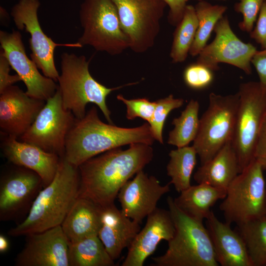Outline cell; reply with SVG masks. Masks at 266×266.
I'll return each instance as SVG.
<instances>
[{
	"label": "cell",
	"mask_w": 266,
	"mask_h": 266,
	"mask_svg": "<svg viewBox=\"0 0 266 266\" xmlns=\"http://www.w3.org/2000/svg\"><path fill=\"white\" fill-rule=\"evenodd\" d=\"M153 156L151 145L137 143L126 150L115 148L88 159L78 166V197L100 207L114 204L122 186L143 170Z\"/></svg>",
	"instance_id": "obj_1"
},
{
	"label": "cell",
	"mask_w": 266,
	"mask_h": 266,
	"mask_svg": "<svg viewBox=\"0 0 266 266\" xmlns=\"http://www.w3.org/2000/svg\"><path fill=\"white\" fill-rule=\"evenodd\" d=\"M155 139L148 122L135 128L120 127L106 124L92 106L85 116L76 119L66 141L65 159L78 167L97 155L132 143L152 145Z\"/></svg>",
	"instance_id": "obj_2"
},
{
	"label": "cell",
	"mask_w": 266,
	"mask_h": 266,
	"mask_svg": "<svg viewBox=\"0 0 266 266\" xmlns=\"http://www.w3.org/2000/svg\"><path fill=\"white\" fill-rule=\"evenodd\" d=\"M78 167L62 158L53 180L39 193L26 218L8 234L26 235L61 226L79 197Z\"/></svg>",
	"instance_id": "obj_3"
},
{
	"label": "cell",
	"mask_w": 266,
	"mask_h": 266,
	"mask_svg": "<svg viewBox=\"0 0 266 266\" xmlns=\"http://www.w3.org/2000/svg\"><path fill=\"white\" fill-rule=\"evenodd\" d=\"M175 231L165 254L152 258L156 266H218L212 242L202 222L181 211L169 196L166 200Z\"/></svg>",
	"instance_id": "obj_4"
},
{
	"label": "cell",
	"mask_w": 266,
	"mask_h": 266,
	"mask_svg": "<svg viewBox=\"0 0 266 266\" xmlns=\"http://www.w3.org/2000/svg\"><path fill=\"white\" fill-rule=\"evenodd\" d=\"M90 61L85 56L64 52L61 56V74L58 89L64 108L70 111L77 119L86 114L88 103L96 104L109 124H113L106 99L110 93L124 86L109 88L99 83L91 75Z\"/></svg>",
	"instance_id": "obj_5"
},
{
	"label": "cell",
	"mask_w": 266,
	"mask_h": 266,
	"mask_svg": "<svg viewBox=\"0 0 266 266\" xmlns=\"http://www.w3.org/2000/svg\"><path fill=\"white\" fill-rule=\"evenodd\" d=\"M79 20L83 33L77 42L82 47L89 45L112 56L129 48V39L112 0H84L80 6Z\"/></svg>",
	"instance_id": "obj_6"
},
{
	"label": "cell",
	"mask_w": 266,
	"mask_h": 266,
	"mask_svg": "<svg viewBox=\"0 0 266 266\" xmlns=\"http://www.w3.org/2000/svg\"><path fill=\"white\" fill-rule=\"evenodd\" d=\"M239 101L238 92L226 96L209 94L208 106L200 119L199 131L193 145L200 165L210 161L232 140Z\"/></svg>",
	"instance_id": "obj_7"
},
{
	"label": "cell",
	"mask_w": 266,
	"mask_h": 266,
	"mask_svg": "<svg viewBox=\"0 0 266 266\" xmlns=\"http://www.w3.org/2000/svg\"><path fill=\"white\" fill-rule=\"evenodd\" d=\"M263 170L254 159L228 187L219 206L226 223L238 225L265 216L266 187Z\"/></svg>",
	"instance_id": "obj_8"
},
{
	"label": "cell",
	"mask_w": 266,
	"mask_h": 266,
	"mask_svg": "<svg viewBox=\"0 0 266 266\" xmlns=\"http://www.w3.org/2000/svg\"><path fill=\"white\" fill-rule=\"evenodd\" d=\"M239 101L232 144L241 172L254 159L258 134L266 112V89L259 82L240 84Z\"/></svg>",
	"instance_id": "obj_9"
},
{
	"label": "cell",
	"mask_w": 266,
	"mask_h": 266,
	"mask_svg": "<svg viewBox=\"0 0 266 266\" xmlns=\"http://www.w3.org/2000/svg\"><path fill=\"white\" fill-rule=\"evenodd\" d=\"M130 47L143 53L154 44L167 4L163 0H112Z\"/></svg>",
	"instance_id": "obj_10"
},
{
	"label": "cell",
	"mask_w": 266,
	"mask_h": 266,
	"mask_svg": "<svg viewBox=\"0 0 266 266\" xmlns=\"http://www.w3.org/2000/svg\"><path fill=\"white\" fill-rule=\"evenodd\" d=\"M76 118L65 109L58 89L48 99L20 141L35 145L42 150L65 157L66 141Z\"/></svg>",
	"instance_id": "obj_11"
},
{
	"label": "cell",
	"mask_w": 266,
	"mask_h": 266,
	"mask_svg": "<svg viewBox=\"0 0 266 266\" xmlns=\"http://www.w3.org/2000/svg\"><path fill=\"white\" fill-rule=\"evenodd\" d=\"M0 177V220L19 224L26 218L33 203L44 187L34 171L10 163Z\"/></svg>",
	"instance_id": "obj_12"
},
{
	"label": "cell",
	"mask_w": 266,
	"mask_h": 266,
	"mask_svg": "<svg viewBox=\"0 0 266 266\" xmlns=\"http://www.w3.org/2000/svg\"><path fill=\"white\" fill-rule=\"evenodd\" d=\"M39 0H19L12 7L11 16L16 28L30 34L31 58L45 76L57 81L59 77L55 64L54 51L58 46L80 48L78 43L55 42L43 31L38 20Z\"/></svg>",
	"instance_id": "obj_13"
},
{
	"label": "cell",
	"mask_w": 266,
	"mask_h": 266,
	"mask_svg": "<svg viewBox=\"0 0 266 266\" xmlns=\"http://www.w3.org/2000/svg\"><path fill=\"white\" fill-rule=\"evenodd\" d=\"M214 31V40L201 51L197 63L213 71L219 69V63H226L250 74L251 60L257 51L256 47L251 43H244L235 34L227 16L217 22Z\"/></svg>",
	"instance_id": "obj_14"
},
{
	"label": "cell",
	"mask_w": 266,
	"mask_h": 266,
	"mask_svg": "<svg viewBox=\"0 0 266 266\" xmlns=\"http://www.w3.org/2000/svg\"><path fill=\"white\" fill-rule=\"evenodd\" d=\"M0 43L1 51L24 83L28 96L46 101L55 94L58 85L53 79L42 75L35 62L28 57L19 31H0Z\"/></svg>",
	"instance_id": "obj_15"
},
{
	"label": "cell",
	"mask_w": 266,
	"mask_h": 266,
	"mask_svg": "<svg viewBox=\"0 0 266 266\" xmlns=\"http://www.w3.org/2000/svg\"><path fill=\"white\" fill-rule=\"evenodd\" d=\"M26 243L17 255V266H69L68 242L61 226L25 235Z\"/></svg>",
	"instance_id": "obj_16"
},
{
	"label": "cell",
	"mask_w": 266,
	"mask_h": 266,
	"mask_svg": "<svg viewBox=\"0 0 266 266\" xmlns=\"http://www.w3.org/2000/svg\"><path fill=\"white\" fill-rule=\"evenodd\" d=\"M170 184L162 185L154 176H148L143 170L139 171L118 193L121 211L129 218L141 223L157 208L161 197L170 191Z\"/></svg>",
	"instance_id": "obj_17"
},
{
	"label": "cell",
	"mask_w": 266,
	"mask_h": 266,
	"mask_svg": "<svg viewBox=\"0 0 266 266\" xmlns=\"http://www.w3.org/2000/svg\"><path fill=\"white\" fill-rule=\"evenodd\" d=\"M0 95L1 133L18 139L33 123L46 101L30 97L14 85Z\"/></svg>",
	"instance_id": "obj_18"
},
{
	"label": "cell",
	"mask_w": 266,
	"mask_h": 266,
	"mask_svg": "<svg viewBox=\"0 0 266 266\" xmlns=\"http://www.w3.org/2000/svg\"><path fill=\"white\" fill-rule=\"evenodd\" d=\"M174 226L170 212L157 208L148 215L140 230L128 248L122 266H142L154 253L162 240L169 241L173 236Z\"/></svg>",
	"instance_id": "obj_19"
},
{
	"label": "cell",
	"mask_w": 266,
	"mask_h": 266,
	"mask_svg": "<svg viewBox=\"0 0 266 266\" xmlns=\"http://www.w3.org/2000/svg\"><path fill=\"white\" fill-rule=\"evenodd\" d=\"M2 136L1 150L9 163L37 173L41 178L44 187L53 180L62 158L35 145L18 140L14 137Z\"/></svg>",
	"instance_id": "obj_20"
},
{
	"label": "cell",
	"mask_w": 266,
	"mask_h": 266,
	"mask_svg": "<svg viewBox=\"0 0 266 266\" xmlns=\"http://www.w3.org/2000/svg\"><path fill=\"white\" fill-rule=\"evenodd\" d=\"M140 230V223L126 216L114 203L101 207L98 236L114 261L129 248Z\"/></svg>",
	"instance_id": "obj_21"
},
{
	"label": "cell",
	"mask_w": 266,
	"mask_h": 266,
	"mask_svg": "<svg viewBox=\"0 0 266 266\" xmlns=\"http://www.w3.org/2000/svg\"><path fill=\"white\" fill-rule=\"evenodd\" d=\"M217 262L222 266H252L245 243L231 225L220 221L212 210L206 218Z\"/></svg>",
	"instance_id": "obj_22"
},
{
	"label": "cell",
	"mask_w": 266,
	"mask_h": 266,
	"mask_svg": "<svg viewBox=\"0 0 266 266\" xmlns=\"http://www.w3.org/2000/svg\"><path fill=\"white\" fill-rule=\"evenodd\" d=\"M240 172L238 160L230 140L213 158L200 165L195 173L194 179L198 183L227 189Z\"/></svg>",
	"instance_id": "obj_23"
},
{
	"label": "cell",
	"mask_w": 266,
	"mask_h": 266,
	"mask_svg": "<svg viewBox=\"0 0 266 266\" xmlns=\"http://www.w3.org/2000/svg\"><path fill=\"white\" fill-rule=\"evenodd\" d=\"M101 207L78 197L61 224L68 243L86 237L98 235Z\"/></svg>",
	"instance_id": "obj_24"
},
{
	"label": "cell",
	"mask_w": 266,
	"mask_h": 266,
	"mask_svg": "<svg viewBox=\"0 0 266 266\" xmlns=\"http://www.w3.org/2000/svg\"><path fill=\"white\" fill-rule=\"evenodd\" d=\"M226 189L205 183L191 185L173 199L175 205L183 212L198 221H203L211 211V207L219 200H223Z\"/></svg>",
	"instance_id": "obj_25"
},
{
	"label": "cell",
	"mask_w": 266,
	"mask_h": 266,
	"mask_svg": "<svg viewBox=\"0 0 266 266\" xmlns=\"http://www.w3.org/2000/svg\"><path fill=\"white\" fill-rule=\"evenodd\" d=\"M69 266H113L114 261L98 235L86 237L68 243Z\"/></svg>",
	"instance_id": "obj_26"
},
{
	"label": "cell",
	"mask_w": 266,
	"mask_h": 266,
	"mask_svg": "<svg viewBox=\"0 0 266 266\" xmlns=\"http://www.w3.org/2000/svg\"><path fill=\"white\" fill-rule=\"evenodd\" d=\"M170 159L166 166L170 184L179 193L190 187L191 178L197 164V153L192 145L177 148L170 151Z\"/></svg>",
	"instance_id": "obj_27"
},
{
	"label": "cell",
	"mask_w": 266,
	"mask_h": 266,
	"mask_svg": "<svg viewBox=\"0 0 266 266\" xmlns=\"http://www.w3.org/2000/svg\"><path fill=\"white\" fill-rule=\"evenodd\" d=\"M198 19L195 7L187 5L183 17L176 26L170 52L172 63H181L186 59L195 38Z\"/></svg>",
	"instance_id": "obj_28"
},
{
	"label": "cell",
	"mask_w": 266,
	"mask_h": 266,
	"mask_svg": "<svg viewBox=\"0 0 266 266\" xmlns=\"http://www.w3.org/2000/svg\"><path fill=\"white\" fill-rule=\"evenodd\" d=\"M198 19V27L189 54L198 56L206 45L211 33L217 22L223 16L227 7L223 5H213L200 0L194 6Z\"/></svg>",
	"instance_id": "obj_29"
},
{
	"label": "cell",
	"mask_w": 266,
	"mask_h": 266,
	"mask_svg": "<svg viewBox=\"0 0 266 266\" xmlns=\"http://www.w3.org/2000/svg\"><path fill=\"white\" fill-rule=\"evenodd\" d=\"M199 108L198 101L192 99L180 115L172 120L174 128L169 133L168 144L180 148L194 141L200 126Z\"/></svg>",
	"instance_id": "obj_30"
},
{
	"label": "cell",
	"mask_w": 266,
	"mask_h": 266,
	"mask_svg": "<svg viewBox=\"0 0 266 266\" xmlns=\"http://www.w3.org/2000/svg\"><path fill=\"white\" fill-rule=\"evenodd\" d=\"M237 226L245 243L252 266H266L265 216Z\"/></svg>",
	"instance_id": "obj_31"
},
{
	"label": "cell",
	"mask_w": 266,
	"mask_h": 266,
	"mask_svg": "<svg viewBox=\"0 0 266 266\" xmlns=\"http://www.w3.org/2000/svg\"><path fill=\"white\" fill-rule=\"evenodd\" d=\"M155 101L153 116L149 124L155 140L163 144V130L166 119L172 110L182 106L184 100L174 98L173 95L170 94Z\"/></svg>",
	"instance_id": "obj_32"
},
{
	"label": "cell",
	"mask_w": 266,
	"mask_h": 266,
	"mask_svg": "<svg viewBox=\"0 0 266 266\" xmlns=\"http://www.w3.org/2000/svg\"><path fill=\"white\" fill-rule=\"evenodd\" d=\"M213 71L196 62L186 67L183 73L184 80L185 84L192 89H203L212 83L214 78Z\"/></svg>",
	"instance_id": "obj_33"
},
{
	"label": "cell",
	"mask_w": 266,
	"mask_h": 266,
	"mask_svg": "<svg viewBox=\"0 0 266 266\" xmlns=\"http://www.w3.org/2000/svg\"><path fill=\"white\" fill-rule=\"evenodd\" d=\"M117 99L126 105V117L128 119L133 120L139 117L148 123L150 122L153 116L156 101H151L146 98L128 100L122 95H118Z\"/></svg>",
	"instance_id": "obj_34"
},
{
	"label": "cell",
	"mask_w": 266,
	"mask_h": 266,
	"mask_svg": "<svg viewBox=\"0 0 266 266\" xmlns=\"http://www.w3.org/2000/svg\"><path fill=\"white\" fill-rule=\"evenodd\" d=\"M264 0H240L234 4V9L242 14V20L238 23L239 29L250 33Z\"/></svg>",
	"instance_id": "obj_35"
},
{
	"label": "cell",
	"mask_w": 266,
	"mask_h": 266,
	"mask_svg": "<svg viewBox=\"0 0 266 266\" xmlns=\"http://www.w3.org/2000/svg\"><path fill=\"white\" fill-rule=\"evenodd\" d=\"M257 18L255 27L250 36L264 49L266 48V0H264Z\"/></svg>",
	"instance_id": "obj_36"
},
{
	"label": "cell",
	"mask_w": 266,
	"mask_h": 266,
	"mask_svg": "<svg viewBox=\"0 0 266 266\" xmlns=\"http://www.w3.org/2000/svg\"><path fill=\"white\" fill-rule=\"evenodd\" d=\"M11 66L3 53L0 50V93H2L8 87L14 83L21 81L17 74H10Z\"/></svg>",
	"instance_id": "obj_37"
},
{
	"label": "cell",
	"mask_w": 266,
	"mask_h": 266,
	"mask_svg": "<svg viewBox=\"0 0 266 266\" xmlns=\"http://www.w3.org/2000/svg\"><path fill=\"white\" fill-rule=\"evenodd\" d=\"M255 159L266 169V112L264 115L260 129L256 144Z\"/></svg>",
	"instance_id": "obj_38"
},
{
	"label": "cell",
	"mask_w": 266,
	"mask_h": 266,
	"mask_svg": "<svg viewBox=\"0 0 266 266\" xmlns=\"http://www.w3.org/2000/svg\"><path fill=\"white\" fill-rule=\"evenodd\" d=\"M169 6L168 22L176 26L181 20L189 0H163Z\"/></svg>",
	"instance_id": "obj_39"
},
{
	"label": "cell",
	"mask_w": 266,
	"mask_h": 266,
	"mask_svg": "<svg viewBox=\"0 0 266 266\" xmlns=\"http://www.w3.org/2000/svg\"><path fill=\"white\" fill-rule=\"evenodd\" d=\"M251 64L257 71L260 84L266 89V48L257 51L252 59Z\"/></svg>",
	"instance_id": "obj_40"
},
{
	"label": "cell",
	"mask_w": 266,
	"mask_h": 266,
	"mask_svg": "<svg viewBox=\"0 0 266 266\" xmlns=\"http://www.w3.org/2000/svg\"><path fill=\"white\" fill-rule=\"evenodd\" d=\"M9 243L7 238L3 234L0 235V252L3 253L9 249Z\"/></svg>",
	"instance_id": "obj_41"
},
{
	"label": "cell",
	"mask_w": 266,
	"mask_h": 266,
	"mask_svg": "<svg viewBox=\"0 0 266 266\" xmlns=\"http://www.w3.org/2000/svg\"><path fill=\"white\" fill-rule=\"evenodd\" d=\"M265 217H266V206H265Z\"/></svg>",
	"instance_id": "obj_42"
},
{
	"label": "cell",
	"mask_w": 266,
	"mask_h": 266,
	"mask_svg": "<svg viewBox=\"0 0 266 266\" xmlns=\"http://www.w3.org/2000/svg\"></svg>",
	"instance_id": "obj_43"
}]
</instances>
